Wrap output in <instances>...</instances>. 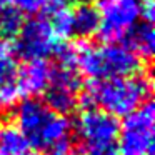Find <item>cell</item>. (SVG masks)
<instances>
[{
	"label": "cell",
	"instance_id": "obj_6",
	"mask_svg": "<svg viewBox=\"0 0 155 155\" xmlns=\"http://www.w3.org/2000/svg\"><path fill=\"white\" fill-rule=\"evenodd\" d=\"M98 35L107 44L120 42L140 20V0H100Z\"/></svg>",
	"mask_w": 155,
	"mask_h": 155
},
{
	"label": "cell",
	"instance_id": "obj_20",
	"mask_svg": "<svg viewBox=\"0 0 155 155\" xmlns=\"http://www.w3.org/2000/svg\"><path fill=\"white\" fill-rule=\"evenodd\" d=\"M150 155H152V153H150Z\"/></svg>",
	"mask_w": 155,
	"mask_h": 155
},
{
	"label": "cell",
	"instance_id": "obj_17",
	"mask_svg": "<svg viewBox=\"0 0 155 155\" xmlns=\"http://www.w3.org/2000/svg\"><path fill=\"white\" fill-rule=\"evenodd\" d=\"M153 0H140V17L145 22L153 20Z\"/></svg>",
	"mask_w": 155,
	"mask_h": 155
},
{
	"label": "cell",
	"instance_id": "obj_13",
	"mask_svg": "<svg viewBox=\"0 0 155 155\" xmlns=\"http://www.w3.org/2000/svg\"><path fill=\"white\" fill-rule=\"evenodd\" d=\"M30 143L15 124L0 125V155H30Z\"/></svg>",
	"mask_w": 155,
	"mask_h": 155
},
{
	"label": "cell",
	"instance_id": "obj_18",
	"mask_svg": "<svg viewBox=\"0 0 155 155\" xmlns=\"http://www.w3.org/2000/svg\"><path fill=\"white\" fill-rule=\"evenodd\" d=\"M48 155H77V152L70 147V143H64L60 147H55L48 150Z\"/></svg>",
	"mask_w": 155,
	"mask_h": 155
},
{
	"label": "cell",
	"instance_id": "obj_7",
	"mask_svg": "<svg viewBox=\"0 0 155 155\" xmlns=\"http://www.w3.org/2000/svg\"><path fill=\"white\" fill-rule=\"evenodd\" d=\"M14 47L15 55H20L25 60H47L57 52L58 37L54 34L45 17L30 18L28 22H24Z\"/></svg>",
	"mask_w": 155,
	"mask_h": 155
},
{
	"label": "cell",
	"instance_id": "obj_12",
	"mask_svg": "<svg viewBox=\"0 0 155 155\" xmlns=\"http://www.w3.org/2000/svg\"><path fill=\"white\" fill-rule=\"evenodd\" d=\"M45 12V18L58 38H68L74 35V7L67 4V0H52Z\"/></svg>",
	"mask_w": 155,
	"mask_h": 155
},
{
	"label": "cell",
	"instance_id": "obj_14",
	"mask_svg": "<svg viewBox=\"0 0 155 155\" xmlns=\"http://www.w3.org/2000/svg\"><path fill=\"white\" fill-rule=\"evenodd\" d=\"M100 17L98 10L90 4H80L74 7V35L88 38L98 34Z\"/></svg>",
	"mask_w": 155,
	"mask_h": 155
},
{
	"label": "cell",
	"instance_id": "obj_8",
	"mask_svg": "<svg viewBox=\"0 0 155 155\" xmlns=\"http://www.w3.org/2000/svg\"><path fill=\"white\" fill-rule=\"evenodd\" d=\"M82 80L75 68L54 67L48 87L45 90V104L58 114H68L78 104Z\"/></svg>",
	"mask_w": 155,
	"mask_h": 155
},
{
	"label": "cell",
	"instance_id": "obj_19",
	"mask_svg": "<svg viewBox=\"0 0 155 155\" xmlns=\"http://www.w3.org/2000/svg\"><path fill=\"white\" fill-rule=\"evenodd\" d=\"M8 2H10V0H0V12L4 10L5 7H8Z\"/></svg>",
	"mask_w": 155,
	"mask_h": 155
},
{
	"label": "cell",
	"instance_id": "obj_3",
	"mask_svg": "<svg viewBox=\"0 0 155 155\" xmlns=\"http://www.w3.org/2000/svg\"><path fill=\"white\" fill-rule=\"evenodd\" d=\"M78 74L92 82L130 77L142 72V60L124 44H78Z\"/></svg>",
	"mask_w": 155,
	"mask_h": 155
},
{
	"label": "cell",
	"instance_id": "obj_1",
	"mask_svg": "<svg viewBox=\"0 0 155 155\" xmlns=\"http://www.w3.org/2000/svg\"><path fill=\"white\" fill-rule=\"evenodd\" d=\"M152 80L143 72L130 77L90 82L82 100L85 107H95L112 117H125L147 102Z\"/></svg>",
	"mask_w": 155,
	"mask_h": 155
},
{
	"label": "cell",
	"instance_id": "obj_2",
	"mask_svg": "<svg viewBox=\"0 0 155 155\" xmlns=\"http://www.w3.org/2000/svg\"><path fill=\"white\" fill-rule=\"evenodd\" d=\"M15 125L27 137L30 147L45 152L68 143L72 134V122L67 115L52 110L35 97L17 104Z\"/></svg>",
	"mask_w": 155,
	"mask_h": 155
},
{
	"label": "cell",
	"instance_id": "obj_16",
	"mask_svg": "<svg viewBox=\"0 0 155 155\" xmlns=\"http://www.w3.org/2000/svg\"><path fill=\"white\" fill-rule=\"evenodd\" d=\"M20 14H28V15H35L44 12L45 8L50 5L52 0H12Z\"/></svg>",
	"mask_w": 155,
	"mask_h": 155
},
{
	"label": "cell",
	"instance_id": "obj_9",
	"mask_svg": "<svg viewBox=\"0 0 155 155\" xmlns=\"http://www.w3.org/2000/svg\"><path fill=\"white\" fill-rule=\"evenodd\" d=\"M18 68L14 40H4L0 44V110L15 107L22 97Z\"/></svg>",
	"mask_w": 155,
	"mask_h": 155
},
{
	"label": "cell",
	"instance_id": "obj_10",
	"mask_svg": "<svg viewBox=\"0 0 155 155\" xmlns=\"http://www.w3.org/2000/svg\"><path fill=\"white\" fill-rule=\"evenodd\" d=\"M52 70L54 67L47 60H27L24 67L18 68L22 95L37 97L40 94H45L52 77Z\"/></svg>",
	"mask_w": 155,
	"mask_h": 155
},
{
	"label": "cell",
	"instance_id": "obj_4",
	"mask_svg": "<svg viewBox=\"0 0 155 155\" xmlns=\"http://www.w3.org/2000/svg\"><path fill=\"white\" fill-rule=\"evenodd\" d=\"M72 130L75 132L78 138L82 153L117 148V118L95 107H85L77 115L74 125H72Z\"/></svg>",
	"mask_w": 155,
	"mask_h": 155
},
{
	"label": "cell",
	"instance_id": "obj_15",
	"mask_svg": "<svg viewBox=\"0 0 155 155\" xmlns=\"http://www.w3.org/2000/svg\"><path fill=\"white\" fill-rule=\"evenodd\" d=\"M24 25V14L17 10L15 7H5L0 12V34L5 37V40H12L17 37Z\"/></svg>",
	"mask_w": 155,
	"mask_h": 155
},
{
	"label": "cell",
	"instance_id": "obj_5",
	"mask_svg": "<svg viewBox=\"0 0 155 155\" xmlns=\"http://www.w3.org/2000/svg\"><path fill=\"white\" fill-rule=\"evenodd\" d=\"M155 112L152 102H145L137 110L124 117L118 125L117 155H150L153 145Z\"/></svg>",
	"mask_w": 155,
	"mask_h": 155
},
{
	"label": "cell",
	"instance_id": "obj_11",
	"mask_svg": "<svg viewBox=\"0 0 155 155\" xmlns=\"http://www.w3.org/2000/svg\"><path fill=\"white\" fill-rule=\"evenodd\" d=\"M127 47L137 55L140 60L150 58L155 50V32L152 22H137L125 35Z\"/></svg>",
	"mask_w": 155,
	"mask_h": 155
}]
</instances>
